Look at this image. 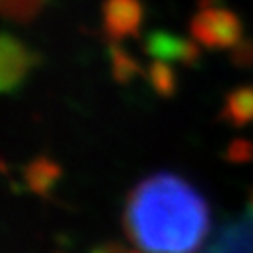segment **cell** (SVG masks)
Returning <instances> with one entry per match:
<instances>
[{
    "label": "cell",
    "instance_id": "1",
    "mask_svg": "<svg viewBox=\"0 0 253 253\" xmlns=\"http://www.w3.org/2000/svg\"><path fill=\"white\" fill-rule=\"evenodd\" d=\"M124 229L142 253H196L210 235L211 211L202 192L185 177L158 171L130 192Z\"/></svg>",
    "mask_w": 253,
    "mask_h": 253
},
{
    "label": "cell",
    "instance_id": "2",
    "mask_svg": "<svg viewBox=\"0 0 253 253\" xmlns=\"http://www.w3.org/2000/svg\"><path fill=\"white\" fill-rule=\"evenodd\" d=\"M189 34L208 50H231L245 38L239 14L221 0H200L189 18Z\"/></svg>",
    "mask_w": 253,
    "mask_h": 253
},
{
    "label": "cell",
    "instance_id": "3",
    "mask_svg": "<svg viewBox=\"0 0 253 253\" xmlns=\"http://www.w3.org/2000/svg\"><path fill=\"white\" fill-rule=\"evenodd\" d=\"M40 62V54L28 42L12 32H0V94L20 92Z\"/></svg>",
    "mask_w": 253,
    "mask_h": 253
},
{
    "label": "cell",
    "instance_id": "4",
    "mask_svg": "<svg viewBox=\"0 0 253 253\" xmlns=\"http://www.w3.org/2000/svg\"><path fill=\"white\" fill-rule=\"evenodd\" d=\"M142 0H104L102 2V24L110 42H122L140 34L144 24Z\"/></svg>",
    "mask_w": 253,
    "mask_h": 253
},
{
    "label": "cell",
    "instance_id": "5",
    "mask_svg": "<svg viewBox=\"0 0 253 253\" xmlns=\"http://www.w3.org/2000/svg\"><path fill=\"white\" fill-rule=\"evenodd\" d=\"M144 48L154 60H164L169 64L173 62L183 66H196L202 58V46L194 38H181L168 30L150 32Z\"/></svg>",
    "mask_w": 253,
    "mask_h": 253
},
{
    "label": "cell",
    "instance_id": "6",
    "mask_svg": "<svg viewBox=\"0 0 253 253\" xmlns=\"http://www.w3.org/2000/svg\"><path fill=\"white\" fill-rule=\"evenodd\" d=\"M62 177V166L48 156H36L22 168V181L28 192L48 198Z\"/></svg>",
    "mask_w": 253,
    "mask_h": 253
},
{
    "label": "cell",
    "instance_id": "7",
    "mask_svg": "<svg viewBox=\"0 0 253 253\" xmlns=\"http://www.w3.org/2000/svg\"><path fill=\"white\" fill-rule=\"evenodd\" d=\"M221 122L231 128H247L253 124V84H241L225 94L221 112Z\"/></svg>",
    "mask_w": 253,
    "mask_h": 253
},
{
    "label": "cell",
    "instance_id": "8",
    "mask_svg": "<svg viewBox=\"0 0 253 253\" xmlns=\"http://www.w3.org/2000/svg\"><path fill=\"white\" fill-rule=\"evenodd\" d=\"M108 56H110L112 76H114V80L118 84H130L140 74H146V72H142L140 62L128 50H126L120 42H110Z\"/></svg>",
    "mask_w": 253,
    "mask_h": 253
},
{
    "label": "cell",
    "instance_id": "9",
    "mask_svg": "<svg viewBox=\"0 0 253 253\" xmlns=\"http://www.w3.org/2000/svg\"><path fill=\"white\" fill-rule=\"evenodd\" d=\"M146 80H148L150 88L160 98H171L179 88L177 72L173 70V66L169 64V62H164V60H154L152 62L150 68L146 70Z\"/></svg>",
    "mask_w": 253,
    "mask_h": 253
},
{
    "label": "cell",
    "instance_id": "10",
    "mask_svg": "<svg viewBox=\"0 0 253 253\" xmlns=\"http://www.w3.org/2000/svg\"><path fill=\"white\" fill-rule=\"evenodd\" d=\"M48 0H0V18L10 22H32L46 8Z\"/></svg>",
    "mask_w": 253,
    "mask_h": 253
},
{
    "label": "cell",
    "instance_id": "11",
    "mask_svg": "<svg viewBox=\"0 0 253 253\" xmlns=\"http://www.w3.org/2000/svg\"><path fill=\"white\" fill-rule=\"evenodd\" d=\"M231 60H233V64H237L239 68L251 66L253 64V40L243 38L237 46H233L231 48Z\"/></svg>",
    "mask_w": 253,
    "mask_h": 253
},
{
    "label": "cell",
    "instance_id": "12",
    "mask_svg": "<svg viewBox=\"0 0 253 253\" xmlns=\"http://www.w3.org/2000/svg\"><path fill=\"white\" fill-rule=\"evenodd\" d=\"M90 253H142L136 245H126L122 241H104L96 245Z\"/></svg>",
    "mask_w": 253,
    "mask_h": 253
},
{
    "label": "cell",
    "instance_id": "13",
    "mask_svg": "<svg viewBox=\"0 0 253 253\" xmlns=\"http://www.w3.org/2000/svg\"><path fill=\"white\" fill-rule=\"evenodd\" d=\"M227 158L231 162H247L253 158V146L249 142H233L227 150Z\"/></svg>",
    "mask_w": 253,
    "mask_h": 253
}]
</instances>
